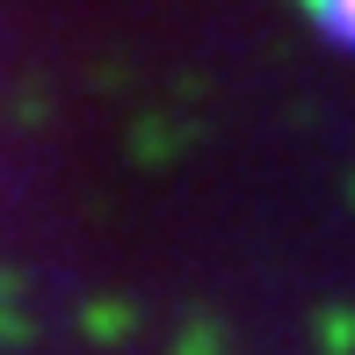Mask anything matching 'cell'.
<instances>
[{"label": "cell", "mask_w": 355, "mask_h": 355, "mask_svg": "<svg viewBox=\"0 0 355 355\" xmlns=\"http://www.w3.org/2000/svg\"><path fill=\"white\" fill-rule=\"evenodd\" d=\"M312 15L334 44H355V0H312Z\"/></svg>", "instance_id": "1"}]
</instances>
